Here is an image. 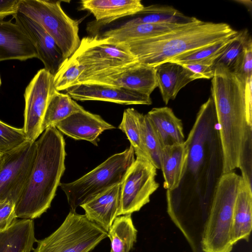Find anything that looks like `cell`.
<instances>
[{
  "label": "cell",
  "mask_w": 252,
  "mask_h": 252,
  "mask_svg": "<svg viewBox=\"0 0 252 252\" xmlns=\"http://www.w3.org/2000/svg\"><path fill=\"white\" fill-rule=\"evenodd\" d=\"M1 85V78H0V87Z\"/></svg>",
  "instance_id": "42"
},
{
  "label": "cell",
  "mask_w": 252,
  "mask_h": 252,
  "mask_svg": "<svg viewBox=\"0 0 252 252\" xmlns=\"http://www.w3.org/2000/svg\"><path fill=\"white\" fill-rule=\"evenodd\" d=\"M131 214L117 216L108 232L111 241L110 252H129L136 241L137 231Z\"/></svg>",
  "instance_id": "28"
},
{
  "label": "cell",
  "mask_w": 252,
  "mask_h": 252,
  "mask_svg": "<svg viewBox=\"0 0 252 252\" xmlns=\"http://www.w3.org/2000/svg\"><path fill=\"white\" fill-rule=\"evenodd\" d=\"M61 133L76 140L89 141L97 146L99 136L106 130L115 128L97 114L84 108L75 112L55 126Z\"/></svg>",
  "instance_id": "16"
},
{
  "label": "cell",
  "mask_w": 252,
  "mask_h": 252,
  "mask_svg": "<svg viewBox=\"0 0 252 252\" xmlns=\"http://www.w3.org/2000/svg\"><path fill=\"white\" fill-rule=\"evenodd\" d=\"M185 143L188 154L178 186L166 190L167 213L188 233L203 231L218 184L224 159L214 100L200 107Z\"/></svg>",
  "instance_id": "1"
},
{
  "label": "cell",
  "mask_w": 252,
  "mask_h": 252,
  "mask_svg": "<svg viewBox=\"0 0 252 252\" xmlns=\"http://www.w3.org/2000/svg\"><path fill=\"white\" fill-rule=\"evenodd\" d=\"M84 83L122 88L148 95L158 87L155 67L138 62L98 72L79 80L76 85Z\"/></svg>",
  "instance_id": "12"
},
{
  "label": "cell",
  "mask_w": 252,
  "mask_h": 252,
  "mask_svg": "<svg viewBox=\"0 0 252 252\" xmlns=\"http://www.w3.org/2000/svg\"><path fill=\"white\" fill-rule=\"evenodd\" d=\"M134 17L125 23L131 24H185L191 22L195 17L185 15L169 5L153 4L144 7Z\"/></svg>",
  "instance_id": "26"
},
{
  "label": "cell",
  "mask_w": 252,
  "mask_h": 252,
  "mask_svg": "<svg viewBox=\"0 0 252 252\" xmlns=\"http://www.w3.org/2000/svg\"><path fill=\"white\" fill-rule=\"evenodd\" d=\"M236 1L243 3L246 7L248 8V10H250L251 11L252 10V2L249 3L251 1V0H236Z\"/></svg>",
  "instance_id": "40"
},
{
  "label": "cell",
  "mask_w": 252,
  "mask_h": 252,
  "mask_svg": "<svg viewBox=\"0 0 252 252\" xmlns=\"http://www.w3.org/2000/svg\"><path fill=\"white\" fill-rule=\"evenodd\" d=\"M13 17L30 39L44 68L54 76L65 60L56 41L40 25L26 15L17 12Z\"/></svg>",
  "instance_id": "14"
},
{
  "label": "cell",
  "mask_w": 252,
  "mask_h": 252,
  "mask_svg": "<svg viewBox=\"0 0 252 252\" xmlns=\"http://www.w3.org/2000/svg\"><path fill=\"white\" fill-rule=\"evenodd\" d=\"M107 237L108 232L85 215L70 211L56 230L37 241L33 252H89Z\"/></svg>",
  "instance_id": "8"
},
{
  "label": "cell",
  "mask_w": 252,
  "mask_h": 252,
  "mask_svg": "<svg viewBox=\"0 0 252 252\" xmlns=\"http://www.w3.org/2000/svg\"><path fill=\"white\" fill-rule=\"evenodd\" d=\"M141 114L142 113L132 108L125 109L118 128L126 134L136 157L143 158L149 161L141 141L140 128Z\"/></svg>",
  "instance_id": "29"
},
{
  "label": "cell",
  "mask_w": 252,
  "mask_h": 252,
  "mask_svg": "<svg viewBox=\"0 0 252 252\" xmlns=\"http://www.w3.org/2000/svg\"><path fill=\"white\" fill-rule=\"evenodd\" d=\"M155 69L158 87L165 104L174 99L183 88L194 80L192 72L177 63L166 62Z\"/></svg>",
  "instance_id": "21"
},
{
  "label": "cell",
  "mask_w": 252,
  "mask_h": 252,
  "mask_svg": "<svg viewBox=\"0 0 252 252\" xmlns=\"http://www.w3.org/2000/svg\"><path fill=\"white\" fill-rule=\"evenodd\" d=\"M252 126H249L246 130L239 157L238 168L242 173L244 181L252 186Z\"/></svg>",
  "instance_id": "35"
},
{
  "label": "cell",
  "mask_w": 252,
  "mask_h": 252,
  "mask_svg": "<svg viewBox=\"0 0 252 252\" xmlns=\"http://www.w3.org/2000/svg\"><path fill=\"white\" fill-rule=\"evenodd\" d=\"M193 74L194 80L212 79L214 75V62L203 61L180 64Z\"/></svg>",
  "instance_id": "37"
},
{
  "label": "cell",
  "mask_w": 252,
  "mask_h": 252,
  "mask_svg": "<svg viewBox=\"0 0 252 252\" xmlns=\"http://www.w3.org/2000/svg\"><path fill=\"white\" fill-rule=\"evenodd\" d=\"M211 97L216 110L224 159V173L238 168L246 130L252 126V111L247 99L252 97V84L242 80L221 64L214 65Z\"/></svg>",
  "instance_id": "2"
},
{
  "label": "cell",
  "mask_w": 252,
  "mask_h": 252,
  "mask_svg": "<svg viewBox=\"0 0 252 252\" xmlns=\"http://www.w3.org/2000/svg\"><path fill=\"white\" fill-rule=\"evenodd\" d=\"M37 58L35 48L23 30L11 20H0V62Z\"/></svg>",
  "instance_id": "17"
},
{
  "label": "cell",
  "mask_w": 252,
  "mask_h": 252,
  "mask_svg": "<svg viewBox=\"0 0 252 252\" xmlns=\"http://www.w3.org/2000/svg\"><path fill=\"white\" fill-rule=\"evenodd\" d=\"M71 57L76 59L84 67L77 82L101 71L138 62L121 45L110 42L105 37L97 35L83 37Z\"/></svg>",
  "instance_id": "9"
},
{
  "label": "cell",
  "mask_w": 252,
  "mask_h": 252,
  "mask_svg": "<svg viewBox=\"0 0 252 252\" xmlns=\"http://www.w3.org/2000/svg\"><path fill=\"white\" fill-rule=\"evenodd\" d=\"M83 109L68 94L55 90L45 111L41 127L42 133L48 127L54 126L57 123Z\"/></svg>",
  "instance_id": "27"
},
{
  "label": "cell",
  "mask_w": 252,
  "mask_h": 252,
  "mask_svg": "<svg viewBox=\"0 0 252 252\" xmlns=\"http://www.w3.org/2000/svg\"><path fill=\"white\" fill-rule=\"evenodd\" d=\"M188 154L185 141L183 144L163 147L160 157V169L166 190L175 189L179 185Z\"/></svg>",
  "instance_id": "25"
},
{
  "label": "cell",
  "mask_w": 252,
  "mask_h": 252,
  "mask_svg": "<svg viewBox=\"0 0 252 252\" xmlns=\"http://www.w3.org/2000/svg\"><path fill=\"white\" fill-rule=\"evenodd\" d=\"M36 152L35 141H27L2 155L0 162V200L15 204L24 190L30 177Z\"/></svg>",
  "instance_id": "11"
},
{
  "label": "cell",
  "mask_w": 252,
  "mask_h": 252,
  "mask_svg": "<svg viewBox=\"0 0 252 252\" xmlns=\"http://www.w3.org/2000/svg\"><path fill=\"white\" fill-rule=\"evenodd\" d=\"M80 5L81 10L93 14L100 25L133 16L144 7L140 0H83L80 1Z\"/></svg>",
  "instance_id": "19"
},
{
  "label": "cell",
  "mask_w": 252,
  "mask_h": 252,
  "mask_svg": "<svg viewBox=\"0 0 252 252\" xmlns=\"http://www.w3.org/2000/svg\"><path fill=\"white\" fill-rule=\"evenodd\" d=\"M246 83L252 79V39L246 44L242 55L233 71Z\"/></svg>",
  "instance_id": "36"
},
{
  "label": "cell",
  "mask_w": 252,
  "mask_h": 252,
  "mask_svg": "<svg viewBox=\"0 0 252 252\" xmlns=\"http://www.w3.org/2000/svg\"><path fill=\"white\" fill-rule=\"evenodd\" d=\"M140 128L142 143L149 160L157 169H160L162 148L146 114H141Z\"/></svg>",
  "instance_id": "31"
},
{
  "label": "cell",
  "mask_w": 252,
  "mask_h": 252,
  "mask_svg": "<svg viewBox=\"0 0 252 252\" xmlns=\"http://www.w3.org/2000/svg\"><path fill=\"white\" fill-rule=\"evenodd\" d=\"M251 38L247 29L238 31L235 38L216 60L214 65L221 64L233 71L242 55L244 48Z\"/></svg>",
  "instance_id": "30"
},
{
  "label": "cell",
  "mask_w": 252,
  "mask_h": 252,
  "mask_svg": "<svg viewBox=\"0 0 252 252\" xmlns=\"http://www.w3.org/2000/svg\"><path fill=\"white\" fill-rule=\"evenodd\" d=\"M146 115L162 149L185 142L182 120L171 108L166 106L154 108Z\"/></svg>",
  "instance_id": "20"
},
{
  "label": "cell",
  "mask_w": 252,
  "mask_h": 252,
  "mask_svg": "<svg viewBox=\"0 0 252 252\" xmlns=\"http://www.w3.org/2000/svg\"><path fill=\"white\" fill-rule=\"evenodd\" d=\"M66 91L73 99L99 100L123 105H151L150 95L128 89L94 84H79Z\"/></svg>",
  "instance_id": "15"
},
{
  "label": "cell",
  "mask_w": 252,
  "mask_h": 252,
  "mask_svg": "<svg viewBox=\"0 0 252 252\" xmlns=\"http://www.w3.org/2000/svg\"><path fill=\"white\" fill-rule=\"evenodd\" d=\"M121 183L98 193L81 205L91 221L108 232L118 216L120 201Z\"/></svg>",
  "instance_id": "18"
},
{
  "label": "cell",
  "mask_w": 252,
  "mask_h": 252,
  "mask_svg": "<svg viewBox=\"0 0 252 252\" xmlns=\"http://www.w3.org/2000/svg\"><path fill=\"white\" fill-rule=\"evenodd\" d=\"M83 71L84 67L76 59L71 57L65 59L54 76L55 89L59 92L66 91L76 85Z\"/></svg>",
  "instance_id": "32"
},
{
  "label": "cell",
  "mask_w": 252,
  "mask_h": 252,
  "mask_svg": "<svg viewBox=\"0 0 252 252\" xmlns=\"http://www.w3.org/2000/svg\"><path fill=\"white\" fill-rule=\"evenodd\" d=\"M187 23L162 24L125 23L119 27L105 32L102 36L105 37L110 42L120 44L157 36L167 33Z\"/></svg>",
  "instance_id": "22"
},
{
  "label": "cell",
  "mask_w": 252,
  "mask_h": 252,
  "mask_svg": "<svg viewBox=\"0 0 252 252\" xmlns=\"http://www.w3.org/2000/svg\"><path fill=\"white\" fill-rule=\"evenodd\" d=\"M17 218L15 204L8 199L0 200V232L9 228Z\"/></svg>",
  "instance_id": "38"
},
{
  "label": "cell",
  "mask_w": 252,
  "mask_h": 252,
  "mask_svg": "<svg viewBox=\"0 0 252 252\" xmlns=\"http://www.w3.org/2000/svg\"><path fill=\"white\" fill-rule=\"evenodd\" d=\"M37 242L32 220H17L0 232V252H31Z\"/></svg>",
  "instance_id": "23"
},
{
  "label": "cell",
  "mask_w": 252,
  "mask_h": 252,
  "mask_svg": "<svg viewBox=\"0 0 252 252\" xmlns=\"http://www.w3.org/2000/svg\"><path fill=\"white\" fill-rule=\"evenodd\" d=\"M55 90L54 76L44 68L36 72L26 88L23 128L28 141L34 142L42 134L41 127L45 111Z\"/></svg>",
  "instance_id": "13"
},
{
  "label": "cell",
  "mask_w": 252,
  "mask_h": 252,
  "mask_svg": "<svg viewBox=\"0 0 252 252\" xmlns=\"http://www.w3.org/2000/svg\"><path fill=\"white\" fill-rule=\"evenodd\" d=\"M157 168L149 160L136 157L121 182L118 216L139 211L150 202V196L158 189Z\"/></svg>",
  "instance_id": "10"
},
{
  "label": "cell",
  "mask_w": 252,
  "mask_h": 252,
  "mask_svg": "<svg viewBox=\"0 0 252 252\" xmlns=\"http://www.w3.org/2000/svg\"><path fill=\"white\" fill-rule=\"evenodd\" d=\"M28 140L24 128H16L0 120V153L3 154Z\"/></svg>",
  "instance_id": "34"
},
{
  "label": "cell",
  "mask_w": 252,
  "mask_h": 252,
  "mask_svg": "<svg viewBox=\"0 0 252 252\" xmlns=\"http://www.w3.org/2000/svg\"><path fill=\"white\" fill-rule=\"evenodd\" d=\"M237 33L235 35L224 40L183 54L175 58L170 62L178 64L203 61H212L215 63L216 60L235 38Z\"/></svg>",
  "instance_id": "33"
},
{
  "label": "cell",
  "mask_w": 252,
  "mask_h": 252,
  "mask_svg": "<svg viewBox=\"0 0 252 252\" xmlns=\"http://www.w3.org/2000/svg\"><path fill=\"white\" fill-rule=\"evenodd\" d=\"M2 155L3 154H1L0 153V162L1 158H2Z\"/></svg>",
  "instance_id": "41"
},
{
  "label": "cell",
  "mask_w": 252,
  "mask_h": 252,
  "mask_svg": "<svg viewBox=\"0 0 252 252\" xmlns=\"http://www.w3.org/2000/svg\"><path fill=\"white\" fill-rule=\"evenodd\" d=\"M233 171L225 173L216 189L201 240L203 252H231L234 208L243 182Z\"/></svg>",
  "instance_id": "5"
},
{
  "label": "cell",
  "mask_w": 252,
  "mask_h": 252,
  "mask_svg": "<svg viewBox=\"0 0 252 252\" xmlns=\"http://www.w3.org/2000/svg\"><path fill=\"white\" fill-rule=\"evenodd\" d=\"M36 152L26 186L15 204L17 218L34 219L50 207L65 170V143L55 126L46 128L35 141Z\"/></svg>",
  "instance_id": "3"
},
{
  "label": "cell",
  "mask_w": 252,
  "mask_h": 252,
  "mask_svg": "<svg viewBox=\"0 0 252 252\" xmlns=\"http://www.w3.org/2000/svg\"><path fill=\"white\" fill-rule=\"evenodd\" d=\"M61 1L19 0L18 12L40 25L53 37L65 59L71 57L80 43L79 23L63 9Z\"/></svg>",
  "instance_id": "7"
},
{
  "label": "cell",
  "mask_w": 252,
  "mask_h": 252,
  "mask_svg": "<svg viewBox=\"0 0 252 252\" xmlns=\"http://www.w3.org/2000/svg\"><path fill=\"white\" fill-rule=\"evenodd\" d=\"M252 228V188L243 180L234 208L231 232L233 245L241 240L249 241Z\"/></svg>",
  "instance_id": "24"
},
{
  "label": "cell",
  "mask_w": 252,
  "mask_h": 252,
  "mask_svg": "<svg viewBox=\"0 0 252 252\" xmlns=\"http://www.w3.org/2000/svg\"><path fill=\"white\" fill-rule=\"evenodd\" d=\"M131 146L124 151L115 154L98 166L76 180L60 183L66 195L70 211L76 208L98 193L122 181L129 167L134 161Z\"/></svg>",
  "instance_id": "6"
},
{
  "label": "cell",
  "mask_w": 252,
  "mask_h": 252,
  "mask_svg": "<svg viewBox=\"0 0 252 252\" xmlns=\"http://www.w3.org/2000/svg\"><path fill=\"white\" fill-rule=\"evenodd\" d=\"M19 0H0V20L18 12Z\"/></svg>",
  "instance_id": "39"
},
{
  "label": "cell",
  "mask_w": 252,
  "mask_h": 252,
  "mask_svg": "<svg viewBox=\"0 0 252 252\" xmlns=\"http://www.w3.org/2000/svg\"><path fill=\"white\" fill-rule=\"evenodd\" d=\"M238 31L224 23L191 22L167 33L117 44L131 53L142 64L156 67L187 53L224 40Z\"/></svg>",
  "instance_id": "4"
}]
</instances>
